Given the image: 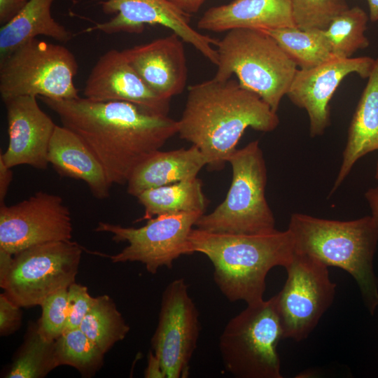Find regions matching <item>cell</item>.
Wrapping results in <instances>:
<instances>
[{"label":"cell","mask_w":378,"mask_h":378,"mask_svg":"<svg viewBox=\"0 0 378 378\" xmlns=\"http://www.w3.org/2000/svg\"><path fill=\"white\" fill-rule=\"evenodd\" d=\"M368 78L349 127L342 164L330 195L341 186L360 158L378 150V57Z\"/></svg>","instance_id":"7402d4cb"},{"label":"cell","mask_w":378,"mask_h":378,"mask_svg":"<svg viewBox=\"0 0 378 378\" xmlns=\"http://www.w3.org/2000/svg\"><path fill=\"white\" fill-rule=\"evenodd\" d=\"M78 67L75 56L66 47L30 39L0 60L1 97L3 102L20 96L78 98L74 83Z\"/></svg>","instance_id":"ba28073f"},{"label":"cell","mask_w":378,"mask_h":378,"mask_svg":"<svg viewBox=\"0 0 378 378\" xmlns=\"http://www.w3.org/2000/svg\"><path fill=\"white\" fill-rule=\"evenodd\" d=\"M200 212H181L156 216L140 227H123L99 222L94 230L112 234L115 242L128 245L119 253L110 255L113 263L139 262L146 270L155 274L162 267L172 269L175 260L190 255L189 235Z\"/></svg>","instance_id":"30bf717a"},{"label":"cell","mask_w":378,"mask_h":378,"mask_svg":"<svg viewBox=\"0 0 378 378\" xmlns=\"http://www.w3.org/2000/svg\"><path fill=\"white\" fill-rule=\"evenodd\" d=\"M192 254L205 255L214 266V280L230 302L247 304L263 300L266 276L273 267H286L294 253L288 229L257 234L217 233L193 228Z\"/></svg>","instance_id":"3957f363"},{"label":"cell","mask_w":378,"mask_h":378,"mask_svg":"<svg viewBox=\"0 0 378 378\" xmlns=\"http://www.w3.org/2000/svg\"><path fill=\"white\" fill-rule=\"evenodd\" d=\"M94 300V298L89 294L86 286L76 282L69 286L65 330L80 327Z\"/></svg>","instance_id":"1f68e13d"},{"label":"cell","mask_w":378,"mask_h":378,"mask_svg":"<svg viewBox=\"0 0 378 378\" xmlns=\"http://www.w3.org/2000/svg\"><path fill=\"white\" fill-rule=\"evenodd\" d=\"M262 31L277 42L300 69L314 67L335 57L323 30L285 27Z\"/></svg>","instance_id":"d4e9b609"},{"label":"cell","mask_w":378,"mask_h":378,"mask_svg":"<svg viewBox=\"0 0 378 378\" xmlns=\"http://www.w3.org/2000/svg\"><path fill=\"white\" fill-rule=\"evenodd\" d=\"M365 197L371 209L372 216L378 224V186L369 188L365 193Z\"/></svg>","instance_id":"f35d334b"},{"label":"cell","mask_w":378,"mask_h":378,"mask_svg":"<svg viewBox=\"0 0 378 378\" xmlns=\"http://www.w3.org/2000/svg\"><path fill=\"white\" fill-rule=\"evenodd\" d=\"M24 340L16 354L7 378H42L57 368L55 341L48 340L38 332L37 323H31Z\"/></svg>","instance_id":"4316f807"},{"label":"cell","mask_w":378,"mask_h":378,"mask_svg":"<svg viewBox=\"0 0 378 378\" xmlns=\"http://www.w3.org/2000/svg\"><path fill=\"white\" fill-rule=\"evenodd\" d=\"M36 97L20 96L4 101L8 145L0 159L9 168L27 164L45 169L49 144L57 125L39 106Z\"/></svg>","instance_id":"2e32d148"},{"label":"cell","mask_w":378,"mask_h":378,"mask_svg":"<svg viewBox=\"0 0 378 378\" xmlns=\"http://www.w3.org/2000/svg\"><path fill=\"white\" fill-rule=\"evenodd\" d=\"M13 255L0 248V284L6 279L13 262Z\"/></svg>","instance_id":"74e56055"},{"label":"cell","mask_w":378,"mask_h":378,"mask_svg":"<svg viewBox=\"0 0 378 378\" xmlns=\"http://www.w3.org/2000/svg\"><path fill=\"white\" fill-rule=\"evenodd\" d=\"M55 0H29L25 6L0 29V60L18 46L39 35L67 43L74 37L71 31L52 16Z\"/></svg>","instance_id":"603a6c76"},{"label":"cell","mask_w":378,"mask_h":378,"mask_svg":"<svg viewBox=\"0 0 378 378\" xmlns=\"http://www.w3.org/2000/svg\"><path fill=\"white\" fill-rule=\"evenodd\" d=\"M38 98L90 148L112 185L126 184L138 164L178 134L177 120L132 103Z\"/></svg>","instance_id":"6da1fadb"},{"label":"cell","mask_w":378,"mask_h":378,"mask_svg":"<svg viewBox=\"0 0 378 378\" xmlns=\"http://www.w3.org/2000/svg\"><path fill=\"white\" fill-rule=\"evenodd\" d=\"M288 230L294 252L314 258L327 267L351 275L370 314L378 307V279L373 258L378 242V224L372 216L347 221L293 213Z\"/></svg>","instance_id":"277c9868"},{"label":"cell","mask_w":378,"mask_h":378,"mask_svg":"<svg viewBox=\"0 0 378 378\" xmlns=\"http://www.w3.org/2000/svg\"><path fill=\"white\" fill-rule=\"evenodd\" d=\"M79 328L104 354L130 331L115 304L106 295L94 298Z\"/></svg>","instance_id":"484cf974"},{"label":"cell","mask_w":378,"mask_h":378,"mask_svg":"<svg viewBox=\"0 0 378 378\" xmlns=\"http://www.w3.org/2000/svg\"><path fill=\"white\" fill-rule=\"evenodd\" d=\"M136 198L145 210L139 220L165 214H204L209 202L197 177L146 190Z\"/></svg>","instance_id":"cb8c5ba5"},{"label":"cell","mask_w":378,"mask_h":378,"mask_svg":"<svg viewBox=\"0 0 378 378\" xmlns=\"http://www.w3.org/2000/svg\"><path fill=\"white\" fill-rule=\"evenodd\" d=\"M84 97L95 102L122 101L167 115L170 99L155 94L129 63L122 50L103 54L85 82Z\"/></svg>","instance_id":"e0dca14e"},{"label":"cell","mask_w":378,"mask_h":378,"mask_svg":"<svg viewBox=\"0 0 378 378\" xmlns=\"http://www.w3.org/2000/svg\"><path fill=\"white\" fill-rule=\"evenodd\" d=\"M48 160L60 176L84 181L96 198L103 200L110 195L112 184L102 164L69 129L56 126L49 144Z\"/></svg>","instance_id":"ffe728a7"},{"label":"cell","mask_w":378,"mask_h":378,"mask_svg":"<svg viewBox=\"0 0 378 378\" xmlns=\"http://www.w3.org/2000/svg\"><path fill=\"white\" fill-rule=\"evenodd\" d=\"M69 208L57 195L39 191L16 204H0V248L15 255L35 245L70 241Z\"/></svg>","instance_id":"4fadbf2b"},{"label":"cell","mask_w":378,"mask_h":378,"mask_svg":"<svg viewBox=\"0 0 378 378\" xmlns=\"http://www.w3.org/2000/svg\"><path fill=\"white\" fill-rule=\"evenodd\" d=\"M296 27L325 30L332 20L349 7L346 0H290Z\"/></svg>","instance_id":"f546056e"},{"label":"cell","mask_w":378,"mask_h":378,"mask_svg":"<svg viewBox=\"0 0 378 378\" xmlns=\"http://www.w3.org/2000/svg\"><path fill=\"white\" fill-rule=\"evenodd\" d=\"M104 354L80 329L66 330L55 340L57 367L69 365L85 377L93 376L104 363Z\"/></svg>","instance_id":"f1b7e54d"},{"label":"cell","mask_w":378,"mask_h":378,"mask_svg":"<svg viewBox=\"0 0 378 378\" xmlns=\"http://www.w3.org/2000/svg\"><path fill=\"white\" fill-rule=\"evenodd\" d=\"M83 253L75 241L33 246L15 255L0 284L4 293L20 307L41 305L50 294L75 282Z\"/></svg>","instance_id":"9c48e42d"},{"label":"cell","mask_w":378,"mask_h":378,"mask_svg":"<svg viewBox=\"0 0 378 378\" xmlns=\"http://www.w3.org/2000/svg\"><path fill=\"white\" fill-rule=\"evenodd\" d=\"M183 12L191 14L196 13L205 0H169Z\"/></svg>","instance_id":"8d00e7d4"},{"label":"cell","mask_w":378,"mask_h":378,"mask_svg":"<svg viewBox=\"0 0 378 378\" xmlns=\"http://www.w3.org/2000/svg\"><path fill=\"white\" fill-rule=\"evenodd\" d=\"M199 312L183 278L171 281L162 293L158 323L151 338L166 378H186L200 332Z\"/></svg>","instance_id":"7c38bea8"},{"label":"cell","mask_w":378,"mask_h":378,"mask_svg":"<svg viewBox=\"0 0 378 378\" xmlns=\"http://www.w3.org/2000/svg\"><path fill=\"white\" fill-rule=\"evenodd\" d=\"M183 41L175 33L122 50L143 81L158 96L170 99L186 85Z\"/></svg>","instance_id":"ac0fdd59"},{"label":"cell","mask_w":378,"mask_h":378,"mask_svg":"<svg viewBox=\"0 0 378 378\" xmlns=\"http://www.w3.org/2000/svg\"><path fill=\"white\" fill-rule=\"evenodd\" d=\"M369 7V18L372 22L378 21V0H367Z\"/></svg>","instance_id":"ab89813d"},{"label":"cell","mask_w":378,"mask_h":378,"mask_svg":"<svg viewBox=\"0 0 378 378\" xmlns=\"http://www.w3.org/2000/svg\"><path fill=\"white\" fill-rule=\"evenodd\" d=\"M68 288L48 295L40 305L42 314L38 330L46 340L55 341L65 330L67 320Z\"/></svg>","instance_id":"4dcf8cb0"},{"label":"cell","mask_w":378,"mask_h":378,"mask_svg":"<svg viewBox=\"0 0 378 378\" xmlns=\"http://www.w3.org/2000/svg\"><path fill=\"white\" fill-rule=\"evenodd\" d=\"M216 47L214 78L225 80L235 75L276 113L298 69L277 42L262 30L239 28L227 31Z\"/></svg>","instance_id":"5b68a950"},{"label":"cell","mask_w":378,"mask_h":378,"mask_svg":"<svg viewBox=\"0 0 378 378\" xmlns=\"http://www.w3.org/2000/svg\"><path fill=\"white\" fill-rule=\"evenodd\" d=\"M283 330L274 295L248 304L219 338L225 370L237 378H282L277 346Z\"/></svg>","instance_id":"52a82bcc"},{"label":"cell","mask_w":378,"mask_h":378,"mask_svg":"<svg viewBox=\"0 0 378 378\" xmlns=\"http://www.w3.org/2000/svg\"><path fill=\"white\" fill-rule=\"evenodd\" d=\"M369 17L359 6L349 8L335 17L323 30L334 57L349 58L358 50L366 48L365 32Z\"/></svg>","instance_id":"83f0119b"},{"label":"cell","mask_w":378,"mask_h":378,"mask_svg":"<svg viewBox=\"0 0 378 378\" xmlns=\"http://www.w3.org/2000/svg\"><path fill=\"white\" fill-rule=\"evenodd\" d=\"M232 181L223 200L212 212L202 214L197 229L217 233L257 234L272 232L275 218L265 197L267 172L258 140L230 155Z\"/></svg>","instance_id":"8992f818"},{"label":"cell","mask_w":378,"mask_h":378,"mask_svg":"<svg viewBox=\"0 0 378 378\" xmlns=\"http://www.w3.org/2000/svg\"><path fill=\"white\" fill-rule=\"evenodd\" d=\"M207 164L200 150L192 145L188 148L152 153L133 169L127 182V192L137 197L151 188L197 177Z\"/></svg>","instance_id":"44dd1931"},{"label":"cell","mask_w":378,"mask_h":378,"mask_svg":"<svg viewBox=\"0 0 378 378\" xmlns=\"http://www.w3.org/2000/svg\"><path fill=\"white\" fill-rule=\"evenodd\" d=\"M19 306L4 293L0 295V334L6 336L15 332L21 326L22 312Z\"/></svg>","instance_id":"d6a6232c"},{"label":"cell","mask_w":378,"mask_h":378,"mask_svg":"<svg viewBox=\"0 0 378 378\" xmlns=\"http://www.w3.org/2000/svg\"><path fill=\"white\" fill-rule=\"evenodd\" d=\"M144 374L146 378H166L161 362L153 351L148 353V364Z\"/></svg>","instance_id":"e575fe53"},{"label":"cell","mask_w":378,"mask_h":378,"mask_svg":"<svg viewBox=\"0 0 378 378\" xmlns=\"http://www.w3.org/2000/svg\"><path fill=\"white\" fill-rule=\"evenodd\" d=\"M287 279L274 295L283 330V339H306L332 304L336 284L328 267L308 255L294 252L285 267Z\"/></svg>","instance_id":"8fae6325"},{"label":"cell","mask_w":378,"mask_h":378,"mask_svg":"<svg viewBox=\"0 0 378 378\" xmlns=\"http://www.w3.org/2000/svg\"><path fill=\"white\" fill-rule=\"evenodd\" d=\"M13 178L10 168L0 159V204H4L9 186Z\"/></svg>","instance_id":"d590c367"},{"label":"cell","mask_w":378,"mask_h":378,"mask_svg":"<svg viewBox=\"0 0 378 378\" xmlns=\"http://www.w3.org/2000/svg\"><path fill=\"white\" fill-rule=\"evenodd\" d=\"M375 178L378 181V160L377 163V168H376V173H375Z\"/></svg>","instance_id":"60d3db41"},{"label":"cell","mask_w":378,"mask_h":378,"mask_svg":"<svg viewBox=\"0 0 378 378\" xmlns=\"http://www.w3.org/2000/svg\"><path fill=\"white\" fill-rule=\"evenodd\" d=\"M29 0H0V24L11 20L28 3Z\"/></svg>","instance_id":"836d02e7"},{"label":"cell","mask_w":378,"mask_h":378,"mask_svg":"<svg viewBox=\"0 0 378 378\" xmlns=\"http://www.w3.org/2000/svg\"><path fill=\"white\" fill-rule=\"evenodd\" d=\"M177 121L180 138L200 150L211 171L225 167L247 128L270 132L279 124L260 96L231 78L190 85Z\"/></svg>","instance_id":"7a4b0ae2"},{"label":"cell","mask_w":378,"mask_h":378,"mask_svg":"<svg viewBox=\"0 0 378 378\" xmlns=\"http://www.w3.org/2000/svg\"><path fill=\"white\" fill-rule=\"evenodd\" d=\"M197 27L220 32L239 28L267 30L296 26L290 0H233L209 8L198 20Z\"/></svg>","instance_id":"d6986e66"},{"label":"cell","mask_w":378,"mask_h":378,"mask_svg":"<svg viewBox=\"0 0 378 378\" xmlns=\"http://www.w3.org/2000/svg\"><path fill=\"white\" fill-rule=\"evenodd\" d=\"M370 57H333L308 69H298L286 95L304 108L312 137L322 135L330 125L329 102L342 80L351 74L368 78L374 63Z\"/></svg>","instance_id":"9a60e30c"},{"label":"cell","mask_w":378,"mask_h":378,"mask_svg":"<svg viewBox=\"0 0 378 378\" xmlns=\"http://www.w3.org/2000/svg\"><path fill=\"white\" fill-rule=\"evenodd\" d=\"M106 14H114L110 20L97 23L88 31L99 30L107 34L141 33L146 25H161L171 29L184 42L190 43L214 64L217 65L218 41L195 30L188 14L169 0H97Z\"/></svg>","instance_id":"5bb4252c"}]
</instances>
